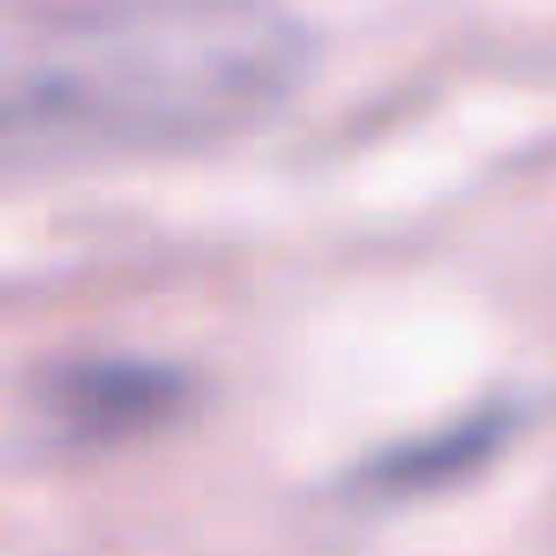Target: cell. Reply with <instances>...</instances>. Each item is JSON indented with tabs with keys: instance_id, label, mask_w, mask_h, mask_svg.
<instances>
[{
	"instance_id": "1",
	"label": "cell",
	"mask_w": 556,
	"mask_h": 556,
	"mask_svg": "<svg viewBox=\"0 0 556 556\" xmlns=\"http://www.w3.org/2000/svg\"><path fill=\"white\" fill-rule=\"evenodd\" d=\"M302 66L308 40L249 0H125L0 34V170L229 138Z\"/></svg>"
}]
</instances>
